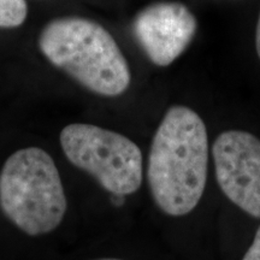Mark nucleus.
Instances as JSON below:
<instances>
[{
    "label": "nucleus",
    "instance_id": "423d86ee",
    "mask_svg": "<svg viewBox=\"0 0 260 260\" xmlns=\"http://www.w3.org/2000/svg\"><path fill=\"white\" fill-rule=\"evenodd\" d=\"M197 25V18L186 5L164 2L141 10L133 30L149 60L158 67H168L186 51Z\"/></svg>",
    "mask_w": 260,
    "mask_h": 260
},
{
    "label": "nucleus",
    "instance_id": "20e7f679",
    "mask_svg": "<svg viewBox=\"0 0 260 260\" xmlns=\"http://www.w3.org/2000/svg\"><path fill=\"white\" fill-rule=\"evenodd\" d=\"M60 146L65 157L115 195L135 193L142 183V153L132 140L92 124L67 125Z\"/></svg>",
    "mask_w": 260,
    "mask_h": 260
},
{
    "label": "nucleus",
    "instance_id": "9b49d317",
    "mask_svg": "<svg viewBox=\"0 0 260 260\" xmlns=\"http://www.w3.org/2000/svg\"><path fill=\"white\" fill-rule=\"evenodd\" d=\"M98 260H121V259H98Z\"/></svg>",
    "mask_w": 260,
    "mask_h": 260
},
{
    "label": "nucleus",
    "instance_id": "7ed1b4c3",
    "mask_svg": "<svg viewBox=\"0 0 260 260\" xmlns=\"http://www.w3.org/2000/svg\"><path fill=\"white\" fill-rule=\"evenodd\" d=\"M67 197L50 154L39 147L16 151L0 172V209L30 236L51 233L67 212Z\"/></svg>",
    "mask_w": 260,
    "mask_h": 260
},
{
    "label": "nucleus",
    "instance_id": "39448f33",
    "mask_svg": "<svg viewBox=\"0 0 260 260\" xmlns=\"http://www.w3.org/2000/svg\"><path fill=\"white\" fill-rule=\"evenodd\" d=\"M216 177L236 206L260 218V140L242 130H228L213 144Z\"/></svg>",
    "mask_w": 260,
    "mask_h": 260
},
{
    "label": "nucleus",
    "instance_id": "1a4fd4ad",
    "mask_svg": "<svg viewBox=\"0 0 260 260\" xmlns=\"http://www.w3.org/2000/svg\"><path fill=\"white\" fill-rule=\"evenodd\" d=\"M255 46H256V53L260 58V14H259V19L258 24H256V32H255Z\"/></svg>",
    "mask_w": 260,
    "mask_h": 260
},
{
    "label": "nucleus",
    "instance_id": "6e6552de",
    "mask_svg": "<svg viewBox=\"0 0 260 260\" xmlns=\"http://www.w3.org/2000/svg\"><path fill=\"white\" fill-rule=\"evenodd\" d=\"M242 260H260V226L256 230L254 240Z\"/></svg>",
    "mask_w": 260,
    "mask_h": 260
},
{
    "label": "nucleus",
    "instance_id": "9d476101",
    "mask_svg": "<svg viewBox=\"0 0 260 260\" xmlns=\"http://www.w3.org/2000/svg\"><path fill=\"white\" fill-rule=\"evenodd\" d=\"M112 203L115 204L116 206H121V205L124 203V195L112 194Z\"/></svg>",
    "mask_w": 260,
    "mask_h": 260
},
{
    "label": "nucleus",
    "instance_id": "0eeeda50",
    "mask_svg": "<svg viewBox=\"0 0 260 260\" xmlns=\"http://www.w3.org/2000/svg\"><path fill=\"white\" fill-rule=\"evenodd\" d=\"M28 6L25 0H0V28H16L25 21Z\"/></svg>",
    "mask_w": 260,
    "mask_h": 260
},
{
    "label": "nucleus",
    "instance_id": "f03ea898",
    "mask_svg": "<svg viewBox=\"0 0 260 260\" xmlns=\"http://www.w3.org/2000/svg\"><path fill=\"white\" fill-rule=\"evenodd\" d=\"M44 56L81 86L104 96H117L129 87L132 75L112 35L95 22L61 17L48 22L39 38Z\"/></svg>",
    "mask_w": 260,
    "mask_h": 260
},
{
    "label": "nucleus",
    "instance_id": "f257e3e1",
    "mask_svg": "<svg viewBox=\"0 0 260 260\" xmlns=\"http://www.w3.org/2000/svg\"><path fill=\"white\" fill-rule=\"evenodd\" d=\"M209 168V138L200 116L187 106H172L161 119L148 158L147 180L162 212H191L203 197Z\"/></svg>",
    "mask_w": 260,
    "mask_h": 260
}]
</instances>
